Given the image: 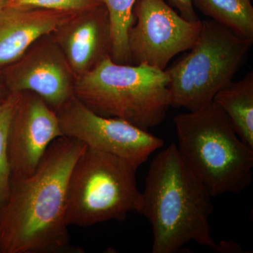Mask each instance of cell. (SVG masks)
I'll list each match as a JSON object with an SVG mask.
<instances>
[{"label":"cell","instance_id":"cell-1","mask_svg":"<svg viewBox=\"0 0 253 253\" xmlns=\"http://www.w3.org/2000/svg\"><path fill=\"white\" fill-rule=\"evenodd\" d=\"M86 147L63 136L53 141L30 175L11 178L0 208V253H76L66 221L68 179Z\"/></svg>","mask_w":253,"mask_h":253},{"label":"cell","instance_id":"cell-2","mask_svg":"<svg viewBox=\"0 0 253 253\" xmlns=\"http://www.w3.org/2000/svg\"><path fill=\"white\" fill-rule=\"evenodd\" d=\"M212 198L175 143L158 153L150 165L137 212L152 227L151 253H177L191 241L216 251L209 222Z\"/></svg>","mask_w":253,"mask_h":253},{"label":"cell","instance_id":"cell-3","mask_svg":"<svg viewBox=\"0 0 253 253\" xmlns=\"http://www.w3.org/2000/svg\"><path fill=\"white\" fill-rule=\"evenodd\" d=\"M178 150L214 196L252 184L253 149L240 139L215 103L174 118Z\"/></svg>","mask_w":253,"mask_h":253},{"label":"cell","instance_id":"cell-4","mask_svg":"<svg viewBox=\"0 0 253 253\" xmlns=\"http://www.w3.org/2000/svg\"><path fill=\"white\" fill-rule=\"evenodd\" d=\"M166 70L121 64L108 56L76 78L74 96L95 113L148 130L162 123L172 106Z\"/></svg>","mask_w":253,"mask_h":253},{"label":"cell","instance_id":"cell-5","mask_svg":"<svg viewBox=\"0 0 253 253\" xmlns=\"http://www.w3.org/2000/svg\"><path fill=\"white\" fill-rule=\"evenodd\" d=\"M137 167L126 160L86 146L76 160L66 191L68 226L88 227L123 220L138 212L141 191Z\"/></svg>","mask_w":253,"mask_h":253},{"label":"cell","instance_id":"cell-6","mask_svg":"<svg viewBox=\"0 0 253 253\" xmlns=\"http://www.w3.org/2000/svg\"><path fill=\"white\" fill-rule=\"evenodd\" d=\"M253 42L212 19L201 21L199 38L189 54L166 70L172 106L195 111L212 102L233 81Z\"/></svg>","mask_w":253,"mask_h":253},{"label":"cell","instance_id":"cell-7","mask_svg":"<svg viewBox=\"0 0 253 253\" xmlns=\"http://www.w3.org/2000/svg\"><path fill=\"white\" fill-rule=\"evenodd\" d=\"M134 22L128 32L129 63L166 70L174 56L191 49L200 35L201 21L191 22L166 0H137Z\"/></svg>","mask_w":253,"mask_h":253},{"label":"cell","instance_id":"cell-8","mask_svg":"<svg viewBox=\"0 0 253 253\" xmlns=\"http://www.w3.org/2000/svg\"><path fill=\"white\" fill-rule=\"evenodd\" d=\"M56 112L63 135L137 168L164 144L161 138L124 120L95 113L75 96Z\"/></svg>","mask_w":253,"mask_h":253},{"label":"cell","instance_id":"cell-9","mask_svg":"<svg viewBox=\"0 0 253 253\" xmlns=\"http://www.w3.org/2000/svg\"><path fill=\"white\" fill-rule=\"evenodd\" d=\"M0 77L9 93H36L55 111L74 96L76 77L52 34L38 40Z\"/></svg>","mask_w":253,"mask_h":253},{"label":"cell","instance_id":"cell-10","mask_svg":"<svg viewBox=\"0 0 253 253\" xmlns=\"http://www.w3.org/2000/svg\"><path fill=\"white\" fill-rule=\"evenodd\" d=\"M63 136L57 113L42 98L31 91L20 93L9 129L11 178L31 174L50 144Z\"/></svg>","mask_w":253,"mask_h":253},{"label":"cell","instance_id":"cell-11","mask_svg":"<svg viewBox=\"0 0 253 253\" xmlns=\"http://www.w3.org/2000/svg\"><path fill=\"white\" fill-rule=\"evenodd\" d=\"M78 78L92 69L111 49V29L104 4L81 11L52 34Z\"/></svg>","mask_w":253,"mask_h":253},{"label":"cell","instance_id":"cell-12","mask_svg":"<svg viewBox=\"0 0 253 253\" xmlns=\"http://www.w3.org/2000/svg\"><path fill=\"white\" fill-rule=\"evenodd\" d=\"M78 13L5 6L0 11V73Z\"/></svg>","mask_w":253,"mask_h":253},{"label":"cell","instance_id":"cell-13","mask_svg":"<svg viewBox=\"0 0 253 253\" xmlns=\"http://www.w3.org/2000/svg\"><path fill=\"white\" fill-rule=\"evenodd\" d=\"M229 118L236 134L253 149V72L231 82L212 100Z\"/></svg>","mask_w":253,"mask_h":253},{"label":"cell","instance_id":"cell-14","mask_svg":"<svg viewBox=\"0 0 253 253\" xmlns=\"http://www.w3.org/2000/svg\"><path fill=\"white\" fill-rule=\"evenodd\" d=\"M203 14L235 34L253 40V6L251 0H193Z\"/></svg>","mask_w":253,"mask_h":253},{"label":"cell","instance_id":"cell-15","mask_svg":"<svg viewBox=\"0 0 253 253\" xmlns=\"http://www.w3.org/2000/svg\"><path fill=\"white\" fill-rule=\"evenodd\" d=\"M109 15L111 29V59L121 64H129L128 32L134 22L133 14L137 0H101Z\"/></svg>","mask_w":253,"mask_h":253},{"label":"cell","instance_id":"cell-16","mask_svg":"<svg viewBox=\"0 0 253 253\" xmlns=\"http://www.w3.org/2000/svg\"><path fill=\"white\" fill-rule=\"evenodd\" d=\"M20 93H10L0 104V208L9 196L11 171H10L8 144L11 120L19 100Z\"/></svg>","mask_w":253,"mask_h":253},{"label":"cell","instance_id":"cell-17","mask_svg":"<svg viewBox=\"0 0 253 253\" xmlns=\"http://www.w3.org/2000/svg\"><path fill=\"white\" fill-rule=\"evenodd\" d=\"M102 4L101 0H6V6L70 12H81Z\"/></svg>","mask_w":253,"mask_h":253},{"label":"cell","instance_id":"cell-18","mask_svg":"<svg viewBox=\"0 0 253 253\" xmlns=\"http://www.w3.org/2000/svg\"><path fill=\"white\" fill-rule=\"evenodd\" d=\"M168 4L178 10L179 14L184 19L191 22L199 21L195 11L193 0H167Z\"/></svg>","mask_w":253,"mask_h":253},{"label":"cell","instance_id":"cell-19","mask_svg":"<svg viewBox=\"0 0 253 253\" xmlns=\"http://www.w3.org/2000/svg\"><path fill=\"white\" fill-rule=\"evenodd\" d=\"M9 94V91L6 89L4 83L1 81V77H0V104H1L7 98Z\"/></svg>","mask_w":253,"mask_h":253},{"label":"cell","instance_id":"cell-20","mask_svg":"<svg viewBox=\"0 0 253 253\" xmlns=\"http://www.w3.org/2000/svg\"><path fill=\"white\" fill-rule=\"evenodd\" d=\"M6 6V0H0V11Z\"/></svg>","mask_w":253,"mask_h":253}]
</instances>
